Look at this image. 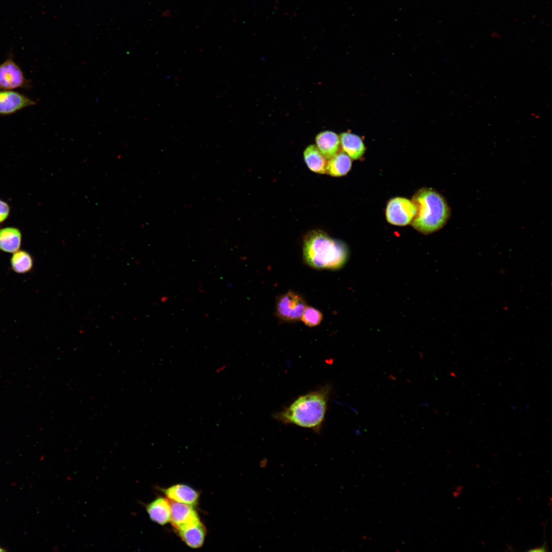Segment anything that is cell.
I'll return each mask as SVG.
<instances>
[{
	"instance_id": "obj_5",
	"label": "cell",
	"mask_w": 552,
	"mask_h": 552,
	"mask_svg": "<svg viewBox=\"0 0 552 552\" xmlns=\"http://www.w3.org/2000/svg\"><path fill=\"white\" fill-rule=\"evenodd\" d=\"M416 212V207L411 200L395 197L390 199L387 205L386 218L392 224L405 226L412 222Z\"/></svg>"
},
{
	"instance_id": "obj_15",
	"label": "cell",
	"mask_w": 552,
	"mask_h": 552,
	"mask_svg": "<svg viewBox=\"0 0 552 552\" xmlns=\"http://www.w3.org/2000/svg\"><path fill=\"white\" fill-rule=\"evenodd\" d=\"M351 158L344 151H338L331 158L327 160V173L332 176L345 175L351 169Z\"/></svg>"
},
{
	"instance_id": "obj_12",
	"label": "cell",
	"mask_w": 552,
	"mask_h": 552,
	"mask_svg": "<svg viewBox=\"0 0 552 552\" xmlns=\"http://www.w3.org/2000/svg\"><path fill=\"white\" fill-rule=\"evenodd\" d=\"M150 519L160 525L166 524L170 521V506L168 498L159 497L146 507Z\"/></svg>"
},
{
	"instance_id": "obj_10",
	"label": "cell",
	"mask_w": 552,
	"mask_h": 552,
	"mask_svg": "<svg viewBox=\"0 0 552 552\" xmlns=\"http://www.w3.org/2000/svg\"><path fill=\"white\" fill-rule=\"evenodd\" d=\"M316 147L323 155L328 160L339 150L340 140L338 135L331 131H322L315 137Z\"/></svg>"
},
{
	"instance_id": "obj_8",
	"label": "cell",
	"mask_w": 552,
	"mask_h": 552,
	"mask_svg": "<svg viewBox=\"0 0 552 552\" xmlns=\"http://www.w3.org/2000/svg\"><path fill=\"white\" fill-rule=\"evenodd\" d=\"M35 104V102L13 90L0 89V115H9Z\"/></svg>"
},
{
	"instance_id": "obj_22",
	"label": "cell",
	"mask_w": 552,
	"mask_h": 552,
	"mask_svg": "<svg viewBox=\"0 0 552 552\" xmlns=\"http://www.w3.org/2000/svg\"><path fill=\"white\" fill-rule=\"evenodd\" d=\"M0 551H4V549L0 548Z\"/></svg>"
},
{
	"instance_id": "obj_1",
	"label": "cell",
	"mask_w": 552,
	"mask_h": 552,
	"mask_svg": "<svg viewBox=\"0 0 552 552\" xmlns=\"http://www.w3.org/2000/svg\"><path fill=\"white\" fill-rule=\"evenodd\" d=\"M331 388L326 385L302 395L288 407L274 415L276 420L318 432L327 410Z\"/></svg>"
},
{
	"instance_id": "obj_16",
	"label": "cell",
	"mask_w": 552,
	"mask_h": 552,
	"mask_svg": "<svg viewBox=\"0 0 552 552\" xmlns=\"http://www.w3.org/2000/svg\"><path fill=\"white\" fill-rule=\"evenodd\" d=\"M304 160L312 171L319 173H327V159L323 155L316 146L310 145L304 152Z\"/></svg>"
},
{
	"instance_id": "obj_18",
	"label": "cell",
	"mask_w": 552,
	"mask_h": 552,
	"mask_svg": "<svg viewBox=\"0 0 552 552\" xmlns=\"http://www.w3.org/2000/svg\"><path fill=\"white\" fill-rule=\"evenodd\" d=\"M300 319L307 326L315 327L321 323L323 314L318 310L307 306Z\"/></svg>"
},
{
	"instance_id": "obj_21",
	"label": "cell",
	"mask_w": 552,
	"mask_h": 552,
	"mask_svg": "<svg viewBox=\"0 0 552 552\" xmlns=\"http://www.w3.org/2000/svg\"><path fill=\"white\" fill-rule=\"evenodd\" d=\"M226 368V365H223L217 368L216 372L217 373L220 372Z\"/></svg>"
},
{
	"instance_id": "obj_11",
	"label": "cell",
	"mask_w": 552,
	"mask_h": 552,
	"mask_svg": "<svg viewBox=\"0 0 552 552\" xmlns=\"http://www.w3.org/2000/svg\"><path fill=\"white\" fill-rule=\"evenodd\" d=\"M340 144L342 151L353 159L362 157L365 151V146L361 139L354 133L346 132L340 134Z\"/></svg>"
},
{
	"instance_id": "obj_3",
	"label": "cell",
	"mask_w": 552,
	"mask_h": 552,
	"mask_svg": "<svg viewBox=\"0 0 552 552\" xmlns=\"http://www.w3.org/2000/svg\"><path fill=\"white\" fill-rule=\"evenodd\" d=\"M417 212L412 226L423 234H429L442 228L449 216V209L443 197L429 188L419 190L412 197Z\"/></svg>"
},
{
	"instance_id": "obj_19",
	"label": "cell",
	"mask_w": 552,
	"mask_h": 552,
	"mask_svg": "<svg viewBox=\"0 0 552 552\" xmlns=\"http://www.w3.org/2000/svg\"><path fill=\"white\" fill-rule=\"evenodd\" d=\"M10 208L5 201L0 199V223L4 221L9 216Z\"/></svg>"
},
{
	"instance_id": "obj_2",
	"label": "cell",
	"mask_w": 552,
	"mask_h": 552,
	"mask_svg": "<svg viewBox=\"0 0 552 552\" xmlns=\"http://www.w3.org/2000/svg\"><path fill=\"white\" fill-rule=\"evenodd\" d=\"M303 258L306 264L317 269L336 270L347 261L348 250L341 241L333 239L321 230H313L304 238Z\"/></svg>"
},
{
	"instance_id": "obj_14",
	"label": "cell",
	"mask_w": 552,
	"mask_h": 552,
	"mask_svg": "<svg viewBox=\"0 0 552 552\" xmlns=\"http://www.w3.org/2000/svg\"><path fill=\"white\" fill-rule=\"evenodd\" d=\"M21 243L20 231L14 227L0 229V250L13 253L19 250Z\"/></svg>"
},
{
	"instance_id": "obj_17",
	"label": "cell",
	"mask_w": 552,
	"mask_h": 552,
	"mask_svg": "<svg viewBox=\"0 0 552 552\" xmlns=\"http://www.w3.org/2000/svg\"><path fill=\"white\" fill-rule=\"evenodd\" d=\"M10 264L12 270L15 272L26 273L32 269L33 260L31 255L27 251L18 250L13 252Z\"/></svg>"
},
{
	"instance_id": "obj_20",
	"label": "cell",
	"mask_w": 552,
	"mask_h": 552,
	"mask_svg": "<svg viewBox=\"0 0 552 552\" xmlns=\"http://www.w3.org/2000/svg\"><path fill=\"white\" fill-rule=\"evenodd\" d=\"M547 544H546V542H545L544 544L542 546H541V547H536V548H534L533 549H531L529 550V551H547Z\"/></svg>"
},
{
	"instance_id": "obj_4",
	"label": "cell",
	"mask_w": 552,
	"mask_h": 552,
	"mask_svg": "<svg viewBox=\"0 0 552 552\" xmlns=\"http://www.w3.org/2000/svg\"><path fill=\"white\" fill-rule=\"evenodd\" d=\"M307 306L301 295L289 291L277 298L276 314L285 321H297L301 319Z\"/></svg>"
},
{
	"instance_id": "obj_9",
	"label": "cell",
	"mask_w": 552,
	"mask_h": 552,
	"mask_svg": "<svg viewBox=\"0 0 552 552\" xmlns=\"http://www.w3.org/2000/svg\"><path fill=\"white\" fill-rule=\"evenodd\" d=\"M164 492L167 498L191 505H196L199 499V494L196 490L183 484L172 486Z\"/></svg>"
},
{
	"instance_id": "obj_13",
	"label": "cell",
	"mask_w": 552,
	"mask_h": 552,
	"mask_svg": "<svg viewBox=\"0 0 552 552\" xmlns=\"http://www.w3.org/2000/svg\"><path fill=\"white\" fill-rule=\"evenodd\" d=\"M177 531L180 538L189 547L197 548L203 545L206 535V529L201 522Z\"/></svg>"
},
{
	"instance_id": "obj_7",
	"label": "cell",
	"mask_w": 552,
	"mask_h": 552,
	"mask_svg": "<svg viewBox=\"0 0 552 552\" xmlns=\"http://www.w3.org/2000/svg\"><path fill=\"white\" fill-rule=\"evenodd\" d=\"M170 506L172 525L177 530L200 522L199 516L192 505L168 499Z\"/></svg>"
},
{
	"instance_id": "obj_6",
	"label": "cell",
	"mask_w": 552,
	"mask_h": 552,
	"mask_svg": "<svg viewBox=\"0 0 552 552\" xmlns=\"http://www.w3.org/2000/svg\"><path fill=\"white\" fill-rule=\"evenodd\" d=\"M27 86L23 72L11 57L0 64V89L13 90Z\"/></svg>"
}]
</instances>
